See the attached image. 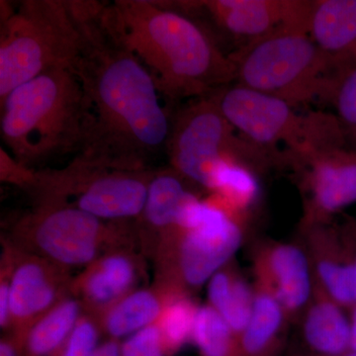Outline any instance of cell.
I'll return each mask as SVG.
<instances>
[{
  "mask_svg": "<svg viewBox=\"0 0 356 356\" xmlns=\"http://www.w3.org/2000/svg\"><path fill=\"white\" fill-rule=\"evenodd\" d=\"M69 2L83 34L72 70L88 110L86 140L76 156L110 170H147L165 149L172 113L161 104L149 70L102 25V2Z\"/></svg>",
  "mask_w": 356,
  "mask_h": 356,
  "instance_id": "1",
  "label": "cell"
},
{
  "mask_svg": "<svg viewBox=\"0 0 356 356\" xmlns=\"http://www.w3.org/2000/svg\"><path fill=\"white\" fill-rule=\"evenodd\" d=\"M100 20L132 51L170 102L208 97L235 83V65L212 33L172 1L115 0Z\"/></svg>",
  "mask_w": 356,
  "mask_h": 356,
  "instance_id": "2",
  "label": "cell"
},
{
  "mask_svg": "<svg viewBox=\"0 0 356 356\" xmlns=\"http://www.w3.org/2000/svg\"><path fill=\"white\" fill-rule=\"evenodd\" d=\"M0 106L4 149L21 165L33 168L83 149L88 110L72 69L40 74L14 89Z\"/></svg>",
  "mask_w": 356,
  "mask_h": 356,
  "instance_id": "3",
  "label": "cell"
},
{
  "mask_svg": "<svg viewBox=\"0 0 356 356\" xmlns=\"http://www.w3.org/2000/svg\"><path fill=\"white\" fill-rule=\"evenodd\" d=\"M0 102L49 70L72 69L83 34L69 0L1 1Z\"/></svg>",
  "mask_w": 356,
  "mask_h": 356,
  "instance_id": "4",
  "label": "cell"
},
{
  "mask_svg": "<svg viewBox=\"0 0 356 356\" xmlns=\"http://www.w3.org/2000/svg\"><path fill=\"white\" fill-rule=\"evenodd\" d=\"M235 83L273 96L295 108L327 103L341 67L300 28L280 30L229 54Z\"/></svg>",
  "mask_w": 356,
  "mask_h": 356,
  "instance_id": "5",
  "label": "cell"
},
{
  "mask_svg": "<svg viewBox=\"0 0 356 356\" xmlns=\"http://www.w3.org/2000/svg\"><path fill=\"white\" fill-rule=\"evenodd\" d=\"M165 151L173 170L209 191L229 163H238L257 175L286 163L284 151H269L236 132L222 114L216 93L189 100L172 113Z\"/></svg>",
  "mask_w": 356,
  "mask_h": 356,
  "instance_id": "6",
  "label": "cell"
},
{
  "mask_svg": "<svg viewBox=\"0 0 356 356\" xmlns=\"http://www.w3.org/2000/svg\"><path fill=\"white\" fill-rule=\"evenodd\" d=\"M216 98L222 114L245 139L273 152H281L278 147L283 145L289 168L312 153L346 146L334 114L300 113L283 100L236 83L218 91Z\"/></svg>",
  "mask_w": 356,
  "mask_h": 356,
  "instance_id": "7",
  "label": "cell"
},
{
  "mask_svg": "<svg viewBox=\"0 0 356 356\" xmlns=\"http://www.w3.org/2000/svg\"><path fill=\"white\" fill-rule=\"evenodd\" d=\"M154 172L110 170L74 156L64 170L40 172L37 191L43 203L77 208L103 221L133 219L144 211Z\"/></svg>",
  "mask_w": 356,
  "mask_h": 356,
  "instance_id": "8",
  "label": "cell"
},
{
  "mask_svg": "<svg viewBox=\"0 0 356 356\" xmlns=\"http://www.w3.org/2000/svg\"><path fill=\"white\" fill-rule=\"evenodd\" d=\"M243 217L222 203L199 200L185 208L179 235L178 268L187 285L198 287L222 270L243 245Z\"/></svg>",
  "mask_w": 356,
  "mask_h": 356,
  "instance_id": "9",
  "label": "cell"
},
{
  "mask_svg": "<svg viewBox=\"0 0 356 356\" xmlns=\"http://www.w3.org/2000/svg\"><path fill=\"white\" fill-rule=\"evenodd\" d=\"M173 6L202 24L219 42L226 39L235 51L288 28L310 32L314 0H195ZM232 53V51H231Z\"/></svg>",
  "mask_w": 356,
  "mask_h": 356,
  "instance_id": "10",
  "label": "cell"
},
{
  "mask_svg": "<svg viewBox=\"0 0 356 356\" xmlns=\"http://www.w3.org/2000/svg\"><path fill=\"white\" fill-rule=\"evenodd\" d=\"M291 170L303 192V227L327 224L356 202V151L346 146L322 149L299 159Z\"/></svg>",
  "mask_w": 356,
  "mask_h": 356,
  "instance_id": "11",
  "label": "cell"
},
{
  "mask_svg": "<svg viewBox=\"0 0 356 356\" xmlns=\"http://www.w3.org/2000/svg\"><path fill=\"white\" fill-rule=\"evenodd\" d=\"M47 257L65 266H83L95 259L108 228L88 213L57 204H42L26 221Z\"/></svg>",
  "mask_w": 356,
  "mask_h": 356,
  "instance_id": "12",
  "label": "cell"
},
{
  "mask_svg": "<svg viewBox=\"0 0 356 356\" xmlns=\"http://www.w3.org/2000/svg\"><path fill=\"white\" fill-rule=\"evenodd\" d=\"M257 286L270 293L288 317L304 313L315 294V280L308 252L298 245L274 243L255 259Z\"/></svg>",
  "mask_w": 356,
  "mask_h": 356,
  "instance_id": "13",
  "label": "cell"
},
{
  "mask_svg": "<svg viewBox=\"0 0 356 356\" xmlns=\"http://www.w3.org/2000/svg\"><path fill=\"white\" fill-rule=\"evenodd\" d=\"M310 35L341 70L356 65V0H314Z\"/></svg>",
  "mask_w": 356,
  "mask_h": 356,
  "instance_id": "14",
  "label": "cell"
},
{
  "mask_svg": "<svg viewBox=\"0 0 356 356\" xmlns=\"http://www.w3.org/2000/svg\"><path fill=\"white\" fill-rule=\"evenodd\" d=\"M310 243V261L315 289L322 292L341 307L356 306V274L351 262L337 259L330 250L327 224L303 227Z\"/></svg>",
  "mask_w": 356,
  "mask_h": 356,
  "instance_id": "15",
  "label": "cell"
},
{
  "mask_svg": "<svg viewBox=\"0 0 356 356\" xmlns=\"http://www.w3.org/2000/svg\"><path fill=\"white\" fill-rule=\"evenodd\" d=\"M302 334L314 355L343 356L350 351V318L343 307L317 289L304 311Z\"/></svg>",
  "mask_w": 356,
  "mask_h": 356,
  "instance_id": "16",
  "label": "cell"
},
{
  "mask_svg": "<svg viewBox=\"0 0 356 356\" xmlns=\"http://www.w3.org/2000/svg\"><path fill=\"white\" fill-rule=\"evenodd\" d=\"M286 311L270 293L255 287L254 307L238 337L240 356H271L282 339Z\"/></svg>",
  "mask_w": 356,
  "mask_h": 356,
  "instance_id": "17",
  "label": "cell"
},
{
  "mask_svg": "<svg viewBox=\"0 0 356 356\" xmlns=\"http://www.w3.org/2000/svg\"><path fill=\"white\" fill-rule=\"evenodd\" d=\"M9 294L11 320L27 322L51 309L57 289L44 264L30 261L14 270Z\"/></svg>",
  "mask_w": 356,
  "mask_h": 356,
  "instance_id": "18",
  "label": "cell"
},
{
  "mask_svg": "<svg viewBox=\"0 0 356 356\" xmlns=\"http://www.w3.org/2000/svg\"><path fill=\"white\" fill-rule=\"evenodd\" d=\"M185 180L172 168L154 172L140 215L149 226L177 231L187 204L195 196L187 189Z\"/></svg>",
  "mask_w": 356,
  "mask_h": 356,
  "instance_id": "19",
  "label": "cell"
},
{
  "mask_svg": "<svg viewBox=\"0 0 356 356\" xmlns=\"http://www.w3.org/2000/svg\"><path fill=\"white\" fill-rule=\"evenodd\" d=\"M209 306L240 336L250 320L255 288L235 271L222 268L208 281Z\"/></svg>",
  "mask_w": 356,
  "mask_h": 356,
  "instance_id": "20",
  "label": "cell"
},
{
  "mask_svg": "<svg viewBox=\"0 0 356 356\" xmlns=\"http://www.w3.org/2000/svg\"><path fill=\"white\" fill-rule=\"evenodd\" d=\"M135 275L131 259L125 255H110L98 262L84 277V294L96 306L110 305L127 295Z\"/></svg>",
  "mask_w": 356,
  "mask_h": 356,
  "instance_id": "21",
  "label": "cell"
},
{
  "mask_svg": "<svg viewBox=\"0 0 356 356\" xmlns=\"http://www.w3.org/2000/svg\"><path fill=\"white\" fill-rule=\"evenodd\" d=\"M79 304L65 300L44 313L26 339L28 356H47L64 346L79 320Z\"/></svg>",
  "mask_w": 356,
  "mask_h": 356,
  "instance_id": "22",
  "label": "cell"
},
{
  "mask_svg": "<svg viewBox=\"0 0 356 356\" xmlns=\"http://www.w3.org/2000/svg\"><path fill=\"white\" fill-rule=\"evenodd\" d=\"M163 305L165 302L147 290L129 293L109 309L105 318L106 331L116 339L131 336L156 324Z\"/></svg>",
  "mask_w": 356,
  "mask_h": 356,
  "instance_id": "23",
  "label": "cell"
},
{
  "mask_svg": "<svg viewBox=\"0 0 356 356\" xmlns=\"http://www.w3.org/2000/svg\"><path fill=\"white\" fill-rule=\"evenodd\" d=\"M191 341L202 356H240L238 336L209 305L198 307Z\"/></svg>",
  "mask_w": 356,
  "mask_h": 356,
  "instance_id": "24",
  "label": "cell"
},
{
  "mask_svg": "<svg viewBox=\"0 0 356 356\" xmlns=\"http://www.w3.org/2000/svg\"><path fill=\"white\" fill-rule=\"evenodd\" d=\"M198 307L188 297L175 295L166 300L156 325L168 353L179 350L191 341Z\"/></svg>",
  "mask_w": 356,
  "mask_h": 356,
  "instance_id": "25",
  "label": "cell"
},
{
  "mask_svg": "<svg viewBox=\"0 0 356 356\" xmlns=\"http://www.w3.org/2000/svg\"><path fill=\"white\" fill-rule=\"evenodd\" d=\"M327 103L336 111L346 147L356 151V65L339 72Z\"/></svg>",
  "mask_w": 356,
  "mask_h": 356,
  "instance_id": "26",
  "label": "cell"
},
{
  "mask_svg": "<svg viewBox=\"0 0 356 356\" xmlns=\"http://www.w3.org/2000/svg\"><path fill=\"white\" fill-rule=\"evenodd\" d=\"M122 356H165L168 355L158 325L131 334L121 346Z\"/></svg>",
  "mask_w": 356,
  "mask_h": 356,
  "instance_id": "27",
  "label": "cell"
},
{
  "mask_svg": "<svg viewBox=\"0 0 356 356\" xmlns=\"http://www.w3.org/2000/svg\"><path fill=\"white\" fill-rule=\"evenodd\" d=\"M98 330L88 318H79L60 356H91L98 348Z\"/></svg>",
  "mask_w": 356,
  "mask_h": 356,
  "instance_id": "28",
  "label": "cell"
},
{
  "mask_svg": "<svg viewBox=\"0 0 356 356\" xmlns=\"http://www.w3.org/2000/svg\"><path fill=\"white\" fill-rule=\"evenodd\" d=\"M11 320L10 294H9V284L4 281L0 286V325L6 327Z\"/></svg>",
  "mask_w": 356,
  "mask_h": 356,
  "instance_id": "29",
  "label": "cell"
},
{
  "mask_svg": "<svg viewBox=\"0 0 356 356\" xmlns=\"http://www.w3.org/2000/svg\"><path fill=\"white\" fill-rule=\"evenodd\" d=\"M91 356H122L121 346L116 341H108L98 346L97 350Z\"/></svg>",
  "mask_w": 356,
  "mask_h": 356,
  "instance_id": "30",
  "label": "cell"
},
{
  "mask_svg": "<svg viewBox=\"0 0 356 356\" xmlns=\"http://www.w3.org/2000/svg\"><path fill=\"white\" fill-rule=\"evenodd\" d=\"M0 356H18L15 344L13 341H2L0 343Z\"/></svg>",
  "mask_w": 356,
  "mask_h": 356,
  "instance_id": "31",
  "label": "cell"
},
{
  "mask_svg": "<svg viewBox=\"0 0 356 356\" xmlns=\"http://www.w3.org/2000/svg\"><path fill=\"white\" fill-rule=\"evenodd\" d=\"M350 351H356V306L350 316Z\"/></svg>",
  "mask_w": 356,
  "mask_h": 356,
  "instance_id": "32",
  "label": "cell"
},
{
  "mask_svg": "<svg viewBox=\"0 0 356 356\" xmlns=\"http://www.w3.org/2000/svg\"><path fill=\"white\" fill-rule=\"evenodd\" d=\"M343 356H356V351H348V353Z\"/></svg>",
  "mask_w": 356,
  "mask_h": 356,
  "instance_id": "33",
  "label": "cell"
},
{
  "mask_svg": "<svg viewBox=\"0 0 356 356\" xmlns=\"http://www.w3.org/2000/svg\"><path fill=\"white\" fill-rule=\"evenodd\" d=\"M351 264H353V267H355V274H356V257L355 259H353V261H351Z\"/></svg>",
  "mask_w": 356,
  "mask_h": 356,
  "instance_id": "34",
  "label": "cell"
}]
</instances>
